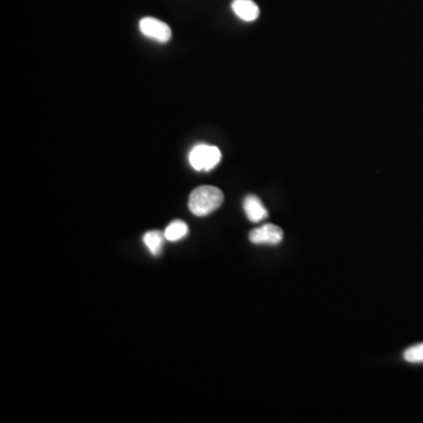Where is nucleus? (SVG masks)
I'll return each instance as SVG.
<instances>
[{"instance_id":"nucleus-1","label":"nucleus","mask_w":423,"mask_h":423,"mask_svg":"<svg viewBox=\"0 0 423 423\" xmlns=\"http://www.w3.org/2000/svg\"><path fill=\"white\" fill-rule=\"evenodd\" d=\"M224 202V193L214 186H200L188 199L189 211L197 216H206L218 209Z\"/></svg>"},{"instance_id":"nucleus-2","label":"nucleus","mask_w":423,"mask_h":423,"mask_svg":"<svg viewBox=\"0 0 423 423\" xmlns=\"http://www.w3.org/2000/svg\"><path fill=\"white\" fill-rule=\"evenodd\" d=\"M221 160V152L216 146L200 143L189 153V164L195 171H211Z\"/></svg>"},{"instance_id":"nucleus-3","label":"nucleus","mask_w":423,"mask_h":423,"mask_svg":"<svg viewBox=\"0 0 423 423\" xmlns=\"http://www.w3.org/2000/svg\"><path fill=\"white\" fill-rule=\"evenodd\" d=\"M141 33L146 37L152 38L154 40L166 43L172 37L171 28L164 21L155 19V18H143L139 24Z\"/></svg>"},{"instance_id":"nucleus-4","label":"nucleus","mask_w":423,"mask_h":423,"mask_svg":"<svg viewBox=\"0 0 423 423\" xmlns=\"http://www.w3.org/2000/svg\"><path fill=\"white\" fill-rule=\"evenodd\" d=\"M283 239L282 229L279 226L267 224L249 233L251 243L256 245H278Z\"/></svg>"},{"instance_id":"nucleus-5","label":"nucleus","mask_w":423,"mask_h":423,"mask_svg":"<svg viewBox=\"0 0 423 423\" xmlns=\"http://www.w3.org/2000/svg\"><path fill=\"white\" fill-rule=\"evenodd\" d=\"M243 209L246 213L247 218L252 222L263 221V219L267 218L268 211L266 207L263 205V202L256 195H248L243 200Z\"/></svg>"},{"instance_id":"nucleus-6","label":"nucleus","mask_w":423,"mask_h":423,"mask_svg":"<svg viewBox=\"0 0 423 423\" xmlns=\"http://www.w3.org/2000/svg\"><path fill=\"white\" fill-rule=\"evenodd\" d=\"M232 9L234 13L245 21H254L259 17V7L252 0H234Z\"/></svg>"},{"instance_id":"nucleus-7","label":"nucleus","mask_w":423,"mask_h":423,"mask_svg":"<svg viewBox=\"0 0 423 423\" xmlns=\"http://www.w3.org/2000/svg\"><path fill=\"white\" fill-rule=\"evenodd\" d=\"M165 239L166 238H165L164 233L159 232V231H150L143 236V243L146 245L150 254L157 256L163 251Z\"/></svg>"},{"instance_id":"nucleus-8","label":"nucleus","mask_w":423,"mask_h":423,"mask_svg":"<svg viewBox=\"0 0 423 423\" xmlns=\"http://www.w3.org/2000/svg\"><path fill=\"white\" fill-rule=\"evenodd\" d=\"M187 225L181 220H175L167 226V229H165L164 234L168 241H177L187 236Z\"/></svg>"},{"instance_id":"nucleus-9","label":"nucleus","mask_w":423,"mask_h":423,"mask_svg":"<svg viewBox=\"0 0 423 423\" xmlns=\"http://www.w3.org/2000/svg\"><path fill=\"white\" fill-rule=\"evenodd\" d=\"M403 358L410 363H421V362H423V344H419V345L413 346V347L407 349L405 354H403Z\"/></svg>"}]
</instances>
